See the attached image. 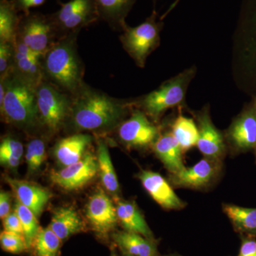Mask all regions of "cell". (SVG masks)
Listing matches in <instances>:
<instances>
[{
    "instance_id": "obj_7",
    "label": "cell",
    "mask_w": 256,
    "mask_h": 256,
    "mask_svg": "<svg viewBox=\"0 0 256 256\" xmlns=\"http://www.w3.org/2000/svg\"><path fill=\"white\" fill-rule=\"evenodd\" d=\"M16 38L44 56L60 36L52 15L30 12L22 15Z\"/></svg>"
},
{
    "instance_id": "obj_8",
    "label": "cell",
    "mask_w": 256,
    "mask_h": 256,
    "mask_svg": "<svg viewBox=\"0 0 256 256\" xmlns=\"http://www.w3.org/2000/svg\"><path fill=\"white\" fill-rule=\"evenodd\" d=\"M36 92L38 119L50 132H56L70 114L72 99L46 80Z\"/></svg>"
},
{
    "instance_id": "obj_18",
    "label": "cell",
    "mask_w": 256,
    "mask_h": 256,
    "mask_svg": "<svg viewBox=\"0 0 256 256\" xmlns=\"http://www.w3.org/2000/svg\"><path fill=\"white\" fill-rule=\"evenodd\" d=\"M152 148L170 174H176L186 168L183 162L182 149L171 131L160 134Z\"/></svg>"
},
{
    "instance_id": "obj_37",
    "label": "cell",
    "mask_w": 256,
    "mask_h": 256,
    "mask_svg": "<svg viewBox=\"0 0 256 256\" xmlns=\"http://www.w3.org/2000/svg\"><path fill=\"white\" fill-rule=\"evenodd\" d=\"M11 194L10 192L2 190L0 192V218L4 220L10 214Z\"/></svg>"
},
{
    "instance_id": "obj_1",
    "label": "cell",
    "mask_w": 256,
    "mask_h": 256,
    "mask_svg": "<svg viewBox=\"0 0 256 256\" xmlns=\"http://www.w3.org/2000/svg\"><path fill=\"white\" fill-rule=\"evenodd\" d=\"M232 70L236 86L256 98V0H244L233 36Z\"/></svg>"
},
{
    "instance_id": "obj_12",
    "label": "cell",
    "mask_w": 256,
    "mask_h": 256,
    "mask_svg": "<svg viewBox=\"0 0 256 256\" xmlns=\"http://www.w3.org/2000/svg\"><path fill=\"white\" fill-rule=\"evenodd\" d=\"M226 136L234 150L245 152L256 148V98H252L234 120Z\"/></svg>"
},
{
    "instance_id": "obj_41",
    "label": "cell",
    "mask_w": 256,
    "mask_h": 256,
    "mask_svg": "<svg viewBox=\"0 0 256 256\" xmlns=\"http://www.w3.org/2000/svg\"><path fill=\"white\" fill-rule=\"evenodd\" d=\"M124 254V256H132L128 255V254Z\"/></svg>"
},
{
    "instance_id": "obj_26",
    "label": "cell",
    "mask_w": 256,
    "mask_h": 256,
    "mask_svg": "<svg viewBox=\"0 0 256 256\" xmlns=\"http://www.w3.org/2000/svg\"><path fill=\"white\" fill-rule=\"evenodd\" d=\"M97 161L101 182L108 192L117 194L120 190L118 180L111 160L108 148L104 141H98Z\"/></svg>"
},
{
    "instance_id": "obj_31",
    "label": "cell",
    "mask_w": 256,
    "mask_h": 256,
    "mask_svg": "<svg viewBox=\"0 0 256 256\" xmlns=\"http://www.w3.org/2000/svg\"><path fill=\"white\" fill-rule=\"evenodd\" d=\"M46 146L43 140L34 139L30 141L25 156L28 172L32 174L38 171L46 160Z\"/></svg>"
},
{
    "instance_id": "obj_22",
    "label": "cell",
    "mask_w": 256,
    "mask_h": 256,
    "mask_svg": "<svg viewBox=\"0 0 256 256\" xmlns=\"http://www.w3.org/2000/svg\"><path fill=\"white\" fill-rule=\"evenodd\" d=\"M100 20L112 28L122 30L127 24L126 18L136 0H95Z\"/></svg>"
},
{
    "instance_id": "obj_16",
    "label": "cell",
    "mask_w": 256,
    "mask_h": 256,
    "mask_svg": "<svg viewBox=\"0 0 256 256\" xmlns=\"http://www.w3.org/2000/svg\"><path fill=\"white\" fill-rule=\"evenodd\" d=\"M148 193L163 208L180 210L186 206V203L175 194L162 175L152 171L142 170L138 175Z\"/></svg>"
},
{
    "instance_id": "obj_23",
    "label": "cell",
    "mask_w": 256,
    "mask_h": 256,
    "mask_svg": "<svg viewBox=\"0 0 256 256\" xmlns=\"http://www.w3.org/2000/svg\"><path fill=\"white\" fill-rule=\"evenodd\" d=\"M48 227L63 240L82 232L84 225L75 210L72 207H64L54 214Z\"/></svg>"
},
{
    "instance_id": "obj_19",
    "label": "cell",
    "mask_w": 256,
    "mask_h": 256,
    "mask_svg": "<svg viewBox=\"0 0 256 256\" xmlns=\"http://www.w3.org/2000/svg\"><path fill=\"white\" fill-rule=\"evenodd\" d=\"M92 142V136L84 133H77L64 138L55 146L56 159L64 166L73 164L84 158Z\"/></svg>"
},
{
    "instance_id": "obj_27",
    "label": "cell",
    "mask_w": 256,
    "mask_h": 256,
    "mask_svg": "<svg viewBox=\"0 0 256 256\" xmlns=\"http://www.w3.org/2000/svg\"><path fill=\"white\" fill-rule=\"evenodd\" d=\"M171 132L184 152L197 146L198 129L193 119L178 114L172 124Z\"/></svg>"
},
{
    "instance_id": "obj_14",
    "label": "cell",
    "mask_w": 256,
    "mask_h": 256,
    "mask_svg": "<svg viewBox=\"0 0 256 256\" xmlns=\"http://www.w3.org/2000/svg\"><path fill=\"white\" fill-rule=\"evenodd\" d=\"M196 118L198 129L197 148L204 158L222 160L226 146L224 136L210 118V106L197 112Z\"/></svg>"
},
{
    "instance_id": "obj_25",
    "label": "cell",
    "mask_w": 256,
    "mask_h": 256,
    "mask_svg": "<svg viewBox=\"0 0 256 256\" xmlns=\"http://www.w3.org/2000/svg\"><path fill=\"white\" fill-rule=\"evenodd\" d=\"M18 12L14 0L0 2V43H14L21 20Z\"/></svg>"
},
{
    "instance_id": "obj_43",
    "label": "cell",
    "mask_w": 256,
    "mask_h": 256,
    "mask_svg": "<svg viewBox=\"0 0 256 256\" xmlns=\"http://www.w3.org/2000/svg\"></svg>"
},
{
    "instance_id": "obj_44",
    "label": "cell",
    "mask_w": 256,
    "mask_h": 256,
    "mask_svg": "<svg viewBox=\"0 0 256 256\" xmlns=\"http://www.w3.org/2000/svg\"></svg>"
},
{
    "instance_id": "obj_39",
    "label": "cell",
    "mask_w": 256,
    "mask_h": 256,
    "mask_svg": "<svg viewBox=\"0 0 256 256\" xmlns=\"http://www.w3.org/2000/svg\"><path fill=\"white\" fill-rule=\"evenodd\" d=\"M20 158L16 156H10L6 154H0V162L3 166H8L9 168H18L20 163Z\"/></svg>"
},
{
    "instance_id": "obj_3",
    "label": "cell",
    "mask_w": 256,
    "mask_h": 256,
    "mask_svg": "<svg viewBox=\"0 0 256 256\" xmlns=\"http://www.w3.org/2000/svg\"><path fill=\"white\" fill-rule=\"evenodd\" d=\"M76 35L62 36L42 60L44 80L70 96L84 86V66L78 50Z\"/></svg>"
},
{
    "instance_id": "obj_36",
    "label": "cell",
    "mask_w": 256,
    "mask_h": 256,
    "mask_svg": "<svg viewBox=\"0 0 256 256\" xmlns=\"http://www.w3.org/2000/svg\"><path fill=\"white\" fill-rule=\"evenodd\" d=\"M45 2L46 0H14L16 9L20 12H22L24 14H28L30 9L42 6Z\"/></svg>"
},
{
    "instance_id": "obj_10",
    "label": "cell",
    "mask_w": 256,
    "mask_h": 256,
    "mask_svg": "<svg viewBox=\"0 0 256 256\" xmlns=\"http://www.w3.org/2000/svg\"><path fill=\"white\" fill-rule=\"evenodd\" d=\"M118 138L121 142L133 148L152 146L160 136V130L142 110L133 111L130 117L120 124Z\"/></svg>"
},
{
    "instance_id": "obj_13",
    "label": "cell",
    "mask_w": 256,
    "mask_h": 256,
    "mask_svg": "<svg viewBox=\"0 0 256 256\" xmlns=\"http://www.w3.org/2000/svg\"><path fill=\"white\" fill-rule=\"evenodd\" d=\"M222 160L204 158L192 168L170 175V181L176 188H202L214 182L222 171Z\"/></svg>"
},
{
    "instance_id": "obj_21",
    "label": "cell",
    "mask_w": 256,
    "mask_h": 256,
    "mask_svg": "<svg viewBox=\"0 0 256 256\" xmlns=\"http://www.w3.org/2000/svg\"><path fill=\"white\" fill-rule=\"evenodd\" d=\"M116 208L118 222L124 230L140 234L146 238L153 240L152 232L134 202L118 200Z\"/></svg>"
},
{
    "instance_id": "obj_9",
    "label": "cell",
    "mask_w": 256,
    "mask_h": 256,
    "mask_svg": "<svg viewBox=\"0 0 256 256\" xmlns=\"http://www.w3.org/2000/svg\"><path fill=\"white\" fill-rule=\"evenodd\" d=\"M60 5V10L52 16L60 37L76 34L82 28L100 20L95 0H70Z\"/></svg>"
},
{
    "instance_id": "obj_20",
    "label": "cell",
    "mask_w": 256,
    "mask_h": 256,
    "mask_svg": "<svg viewBox=\"0 0 256 256\" xmlns=\"http://www.w3.org/2000/svg\"><path fill=\"white\" fill-rule=\"evenodd\" d=\"M114 242L124 254L132 256H156L158 249L154 240L132 232H118L112 235Z\"/></svg>"
},
{
    "instance_id": "obj_11",
    "label": "cell",
    "mask_w": 256,
    "mask_h": 256,
    "mask_svg": "<svg viewBox=\"0 0 256 256\" xmlns=\"http://www.w3.org/2000/svg\"><path fill=\"white\" fill-rule=\"evenodd\" d=\"M98 172L97 156L86 153L80 161L52 172L50 180L54 184L66 191H76L92 182Z\"/></svg>"
},
{
    "instance_id": "obj_38",
    "label": "cell",
    "mask_w": 256,
    "mask_h": 256,
    "mask_svg": "<svg viewBox=\"0 0 256 256\" xmlns=\"http://www.w3.org/2000/svg\"><path fill=\"white\" fill-rule=\"evenodd\" d=\"M238 256H256V240L250 238L244 240Z\"/></svg>"
},
{
    "instance_id": "obj_28",
    "label": "cell",
    "mask_w": 256,
    "mask_h": 256,
    "mask_svg": "<svg viewBox=\"0 0 256 256\" xmlns=\"http://www.w3.org/2000/svg\"><path fill=\"white\" fill-rule=\"evenodd\" d=\"M223 210L236 230L242 233L256 234V208L224 204Z\"/></svg>"
},
{
    "instance_id": "obj_42",
    "label": "cell",
    "mask_w": 256,
    "mask_h": 256,
    "mask_svg": "<svg viewBox=\"0 0 256 256\" xmlns=\"http://www.w3.org/2000/svg\"><path fill=\"white\" fill-rule=\"evenodd\" d=\"M114 256V254H112V256Z\"/></svg>"
},
{
    "instance_id": "obj_33",
    "label": "cell",
    "mask_w": 256,
    "mask_h": 256,
    "mask_svg": "<svg viewBox=\"0 0 256 256\" xmlns=\"http://www.w3.org/2000/svg\"><path fill=\"white\" fill-rule=\"evenodd\" d=\"M14 48L12 43H0V79L6 80L12 73Z\"/></svg>"
},
{
    "instance_id": "obj_32",
    "label": "cell",
    "mask_w": 256,
    "mask_h": 256,
    "mask_svg": "<svg viewBox=\"0 0 256 256\" xmlns=\"http://www.w3.org/2000/svg\"><path fill=\"white\" fill-rule=\"evenodd\" d=\"M0 244L2 248L10 254H22L28 249V244L23 235L4 230L0 234Z\"/></svg>"
},
{
    "instance_id": "obj_4",
    "label": "cell",
    "mask_w": 256,
    "mask_h": 256,
    "mask_svg": "<svg viewBox=\"0 0 256 256\" xmlns=\"http://www.w3.org/2000/svg\"><path fill=\"white\" fill-rule=\"evenodd\" d=\"M1 82L6 88L4 100L0 104L5 120L20 127L33 126L38 120L36 88L13 74Z\"/></svg>"
},
{
    "instance_id": "obj_35",
    "label": "cell",
    "mask_w": 256,
    "mask_h": 256,
    "mask_svg": "<svg viewBox=\"0 0 256 256\" xmlns=\"http://www.w3.org/2000/svg\"><path fill=\"white\" fill-rule=\"evenodd\" d=\"M3 227L6 232H13L24 236L22 224L16 212L10 213L3 220Z\"/></svg>"
},
{
    "instance_id": "obj_17",
    "label": "cell",
    "mask_w": 256,
    "mask_h": 256,
    "mask_svg": "<svg viewBox=\"0 0 256 256\" xmlns=\"http://www.w3.org/2000/svg\"><path fill=\"white\" fill-rule=\"evenodd\" d=\"M5 181L14 192L18 201L28 207L36 217H40L52 198V193L40 185L24 180L6 176Z\"/></svg>"
},
{
    "instance_id": "obj_2",
    "label": "cell",
    "mask_w": 256,
    "mask_h": 256,
    "mask_svg": "<svg viewBox=\"0 0 256 256\" xmlns=\"http://www.w3.org/2000/svg\"><path fill=\"white\" fill-rule=\"evenodd\" d=\"M73 97L70 114L74 126L82 130L112 129L121 124L132 104L117 100L86 86Z\"/></svg>"
},
{
    "instance_id": "obj_24",
    "label": "cell",
    "mask_w": 256,
    "mask_h": 256,
    "mask_svg": "<svg viewBox=\"0 0 256 256\" xmlns=\"http://www.w3.org/2000/svg\"><path fill=\"white\" fill-rule=\"evenodd\" d=\"M42 60L25 56L14 50L12 74L36 88L44 80Z\"/></svg>"
},
{
    "instance_id": "obj_30",
    "label": "cell",
    "mask_w": 256,
    "mask_h": 256,
    "mask_svg": "<svg viewBox=\"0 0 256 256\" xmlns=\"http://www.w3.org/2000/svg\"><path fill=\"white\" fill-rule=\"evenodd\" d=\"M14 212L21 220L24 229V236L28 244V248H31L40 230L36 215L28 207L18 201L15 204Z\"/></svg>"
},
{
    "instance_id": "obj_29",
    "label": "cell",
    "mask_w": 256,
    "mask_h": 256,
    "mask_svg": "<svg viewBox=\"0 0 256 256\" xmlns=\"http://www.w3.org/2000/svg\"><path fill=\"white\" fill-rule=\"evenodd\" d=\"M62 242L50 228L40 229L32 246L36 256H58Z\"/></svg>"
},
{
    "instance_id": "obj_40",
    "label": "cell",
    "mask_w": 256,
    "mask_h": 256,
    "mask_svg": "<svg viewBox=\"0 0 256 256\" xmlns=\"http://www.w3.org/2000/svg\"><path fill=\"white\" fill-rule=\"evenodd\" d=\"M180 2V0H175L174 2H173L171 6H170L169 9L168 10V11L165 12L164 15H162V16L160 18V20H161V21H162L163 18H166V16L169 14V13L171 12L172 11V10H174L175 8H176V5L178 4V3Z\"/></svg>"
},
{
    "instance_id": "obj_15",
    "label": "cell",
    "mask_w": 256,
    "mask_h": 256,
    "mask_svg": "<svg viewBox=\"0 0 256 256\" xmlns=\"http://www.w3.org/2000/svg\"><path fill=\"white\" fill-rule=\"evenodd\" d=\"M86 216L92 228L100 234L109 233L118 222L116 206L102 190L90 197Z\"/></svg>"
},
{
    "instance_id": "obj_34",
    "label": "cell",
    "mask_w": 256,
    "mask_h": 256,
    "mask_svg": "<svg viewBox=\"0 0 256 256\" xmlns=\"http://www.w3.org/2000/svg\"><path fill=\"white\" fill-rule=\"evenodd\" d=\"M0 154H6L21 159L24 154V148L21 142L12 137H6L2 140Z\"/></svg>"
},
{
    "instance_id": "obj_6",
    "label": "cell",
    "mask_w": 256,
    "mask_h": 256,
    "mask_svg": "<svg viewBox=\"0 0 256 256\" xmlns=\"http://www.w3.org/2000/svg\"><path fill=\"white\" fill-rule=\"evenodd\" d=\"M156 11L144 22L134 28L126 24L120 36L122 46L140 68L146 66V60L152 52L159 46L160 32L163 24L158 21Z\"/></svg>"
},
{
    "instance_id": "obj_5",
    "label": "cell",
    "mask_w": 256,
    "mask_h": 256,
    "mask_svg": "<svg viewBox=\"0 0 256 256\" xmlns=\"http://www.w3.org/2000/svg\"><path fill=\"white\" fill-rule=\"evenodd\" d=\"M196 73L195 66L185 69L163 82L156 90L142 96L136 104L150 117L159 118L169 109L182 105L186 99L188 86Z\"/></svg>"
}]
</instances>
